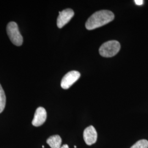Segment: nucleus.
Masks as SVG:
<instances>
[{
  "label": "nucleus",
  "mask_w": 148,
  "mask_h": 148,
  "mask_svg": "<svg viewBox=\"0 0 148 148\" xmlns=\"http://www.w3.org/2000/svg\"><path fill=\"white\" fill-rule=\"evenodd\" d=\"M69 148V146H68V145H67V144H64L63 145L62 147H61V148Z\"/></svg>",
  "instance_id": "obj_12"
},
{
  "label": "nucleus",
  "mask_w": 148,
  "mask_h": 148,
  "mask_svg": "<svg viewBox=\"0 0 148 148\" xmlns=\"http://www.w3.org/2000/svg\"><path fill=\"white\" fill-rule=\"evenodd\" d=\"M7 32L11 42L14 45L17 46L22 45L23 38L16 22L11 21L8 24L7 26Z\"/></svg>",
  "instance_id": "obj_3"
},
{
  "label": "nucleus",
  "mask_w": 148,
  "mask_h": 148,
  "mask_svg": "<svg viewBox=\"0 0 148 148\" xmlns=\"http://www.w3.org/2000/svg\"><path fill=\"white\" fill-rule=\"evenodd\" d=\"M80 75V73L77 71H71L68 73L62 79L60 84L62 88L64 90L69 88L79 79Z\"/></svg>",
  "instance_id": "obj_4"
},
{
  "label": "nucleus",
  "mask_w": 148,
  "mask_h": 148,
  "mask_svg": "<svg viewBox=\"0 0 148 148\" xmlns=\"http://www.w3.org/2000/svg\"><path fill=\"white\" fill-rule=\"evenodd\" d=\"M131 148H148V141L142 139L135 143Z\"/></svg>",
  "instance_id": "obj_10"
},
{
  "label": "nucleus",
  "mask_w": 148,
  "mask_h": 148,
  "mask_svg": "<svg viewBox=\"0 0 148 148\" xmlns=\"http://www.w3.org/2000/svg\"><path fill=\"white\" fill-rule=\"evenodd\" d=\"M6 103V98L4 90L0 85V114L4 110Z\"/></svg>",
  "instance_id": "obj_9"
},
{
  "label": "nucleus",
  "mask_w": 148,
  "mask_h": 148,
  "mask_svg": "<svg viewBox=\"0 0 148 148\" xmlns=\"http://www.w3.org/2000/svg\"><path fill=\"white\" fill-rule=\"evenodd\" d=\"M59 14L57 18V27L59 28H62L73 17L74 12L73 10L68 8L59 12Z\"/></svg>",
  "instance_id": "obj_5"
},
{
  "label": "nucleus",
  "mask_w": 148,
  "mask_h": 148,
  "mask_svg": "<svg viewBox=\"0 0 148 148\" xmlns=\"http://www.w3.org/2000/svg\"><path fill=\"white\" fill-rule=\"evenodd\" d=\"M114 17V13L111 11L108 10L97 11L88 19L86 23V27L89 30L95 29L112 21Z\"/></svg>",
  "instance_id": "obj_1"
},
{
  "label": "nucleus",
  "mask_w": 148,
  "mask_h": 148,
  "mask_svg": "<svg viewBox=\"0 0 148 148\" xmlns=\"http://www.w3.org/2000/svg\"><path fill=\"white\" fill-rule=\"evenodd\" d=\"M62 140L59 135H54L48 138L47 143L51 148H60Z\"/></svg>",
  "instance_id": "obj_8"
},
{
  "label": "nucleus",
  "mask_w": 148,
  "mask_h": 148,
  "mask_svg": "<svg viewBox=\"0 0 148 148\" xmlns=\"http://www.w3.org/2000/svg\"><path fill=\"white\" fill-rule=\"evenodd\" d=\"M97 132L93 126L87 127L84 132V138L85 143L88 145H91L97 142Z\"/></svg>",
  "instance_id": "obj_7"
},
{
  "label": "nucleus",
  "mask_w": 148,
  "mask_h": 148,
  "mask_svg": "<svg viewBox=\"0 0 148 148\" xmlns=\"http://www.w3.org/2000/svg\"><path fill=\"white\" fill-rule=\"evenodd\" d=\"M134 2L138 5H142L143 4V0H135Z\"/></svg>",
  "instance_id": "obj_11"
},
{
  "label": "nucleus",
  "mask_w": 148,
  "mask_h": 148,
  "mask_svg": "<svg viewBox=\"0 0 148 148\" xmlns=\"http://www.w3.org/2000/svg\"><path fill=\"white\" fill-rule=\"evenodd\" d=\"M47 119V112L45 108L38 107L35 112L32 124L35 127H39L42 125Z\"/></svg>",
  "instance_id": "obj_6"
},
{
  "label": "nucleus",
  "mask_w": 148,
  "mask_h": 148,
  "mask_svg": "<svg viewBox=\"0 0 148 148\" xmlns=\"http://www.w3.org/2000/svg\"><path fill=\"white\" fill-rule=\"evenodd\" d=\"M120 44L117 41L112 40L104 43L99 48V53L104 57H112L120 49Z\"/></svg>",
  "instance_id": "obj_2"
}]
</instances>
